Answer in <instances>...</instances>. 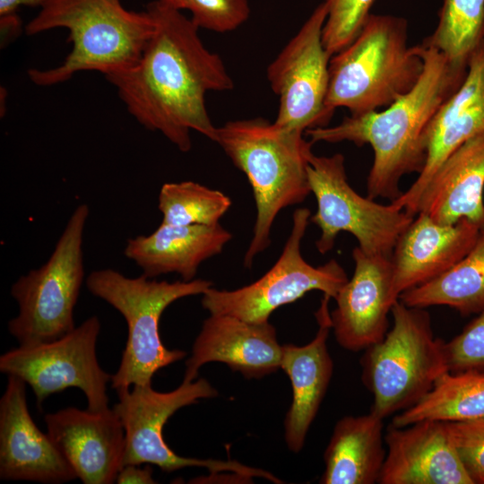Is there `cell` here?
I'll return each mask as SVG.
<instances>
[{
    "label": "cell",
    "mask_w": 484,
    "mask_h": 484,
    "mask_svg": "<svg viewBox=\"0 0 484 484\" xmlns=\"http://www.w3.org/2000/svg\"><path fill=\"white\" fill-rule=\"evenodd\" d=\"M100 321L91 315L65 335L48 342L19 345L0 357V371L21 378L33 391L41 406L50 395L78 388L86 397L87 409L108 407V385L112 375L99 365L97 341Z\"/></svg>",
    "instance_id": "obj_12"
},
{
    "label": "cell",
    "mask_w": 484,
    "mask_h": 484,
    "mask_svg": "<svg viewBox=\"0 0 484 484\" xmlns=\"http://www.w3.org/2000/svg\"><path fill=\"white\" fill-rule=\"evenodd\" d=\"M393 326L364 350L361 380L373 396L370 411L385 419L417 403L448 370L445 341L434 334L426 308L398 299Z\"/></svg>",
    "instance_id": "obj_7"
},
{
    "label": "cell",
    "mask_w": 484,
    "mask_h": 484,
    "mask_svg": "<svg viewBox=\"0 0 484 484\" xmlns=\"http://www.w3.org/2000/svg\"><path fill=\"white\" fill-rule=\"evenodd\" d=\"M424 67L419 46L408 45V22L370 13L358 36L329 63L326 107L362 115L386 108L411 91Z\"/></svg>",
    "instance_id": "obj_5"
},
{
    "label": "cell",
    "mask_w": 484,
    "mask_h": 484,
    "mask_svg": "<svg viewBox=\"0 0 484 484\" xmlns=\"http://www.w3.org/2000/svg\"><path fill=\"white\" fill-rule=\"evenodd\" d=\"M232 233L216 225H160L149 235L129 238L124 249L126 258L143 274L156 278L177 273L183 281L195 279L199 266L223 250Z\"/></svg>",
    "instance_id": "obj_23"
},
{
    "label": "cell",
    "mask_w": 484,
    "mask_h": 484,
    "mask_svg": "<svg viewBox=\"0 0 484 484\" xmlns=\"http://www.w3.org/2000/svg\"><path fill=\"white\" fill-rule=\"evenodd\" d=\"M445 353L449 371L484 373V311L458 335L445 341Z\"/></svg>",
    "instance_id": "obj_31"
},
{
    "label": "cell",
    "mask_w": 484,
    "mask_h": 484,
    "mask_svg": "<svg viewBox=\"0 0 484 484\" xmlns=\"http://www.w3.org/2000/svg\"><path fill=\"white\" fill-rule=\"evenodd\" d=\"M47 433L84 484H112L124 465L125 430L110 408L66 407L44 417Z\"/></svg>",
    "instance_id": "obj_15"
},
{
    "label": "cell",
    "mask_w": 484,
    "mask_h": 484,
    "mask_svg": "<svg viewBox=\"0 0 484 484\" xmlns=\"http://www.w3.org/2000/svg\"><path fill=\"white\" fill-rule=\"evenodd\" d=\"M45 0H0V17L14 15L22 6L41 7Z\"/></svg>",
    "instance_id": "obj_34"
},
{
    "label": "cell",
    "mask_w": 484,
    "mask_h": 484,
    "mask_svg": "<svg viewBox=\"0 0 484 484\" xmlns=\"http://www.w3.org/2000/svg\"><path fill=\"white\" fill-rule=\"evenodd\" d=\"M230 206L228 195L194 181L165 183L158 198L161 223L168 225H216Z\"/></svg>",
    "instance_id": "obj_28"
},
{
    "label": "cell",
    "mask_w": 484,
    "mask_h": 484,
    "mask_svg": "<svg viewBox=\"0 0 484 484\" xmlns=\"http://www.w3.org/2000/svg\"><path fill=\"white\" fill-rule=\"evenodd\" d=\"M399 299L413 307H449L462 315L484 311V227L472 248L438 277L402 292Z\"/></svg>",
    "instance_id": "obj_25"
},
{
    "label": "cell",
    "mask_w": 484,
    "mask_h": 484,
    "mask_svg": "<svg viewBox=\"0 0 484 484\" xmlns=\"http://www.w3.org/2000/svg\"><path fill=\"white\" fill-rule=\"evenodd\" d=\"M445 423L473 484H484V418Z\"/></svg>",
    "instance_id": "obj_32"
},
{
    "label": "cell",
    "mask_w": 484,
    "mask_h": 484,
    "mask_svg": "<svg viewBox=\"0 0 484 484\" xmlns=\"http://www.w3.org/2000/svg\"><path fill=\"white\" fill-rule=\"evenodd\" d=\"M304 134L264 118L233 120L217 127L215 143L246 176L253 189L256 215L244 255L246 268L271 245L279 212L302 203L311 193L307 164L313 143Z\"/></svg>",
    "instance_id": "obj_3"
},
{
    "label": "cell",
    "mask_w": 484,
    "mask_h": 484,
    "mask_svg": "<svg viewBox=\"0 0 484 484\" xmlns=\"http://www.w3.org/2000/svg\"><path fill=\"white\" fill-rule=\"evenodd\" d=\"M423 71L413 88L383 110L345 117L336 125L312 128L305 135L315 143L369 144L374 160L367 180V196L391 202L401 192L403 176L424 168L425 132L443 102L463 82L467 65L449 62L436 48L421 43Z\"/></svg>",
    "instance_id": "obj_2"
},
{
    "label": "cell",
    "mask_w": 484,
    "mask_h": 484,
    "mask_svg": "<svg viewBox=\"0 0 484 484\" xmlns=\"http://www.w3.org/2000/svg\"><path fill=\"white\" fill-rule=\"evenodd\" d=\"M282 345L268 322L250 323L229 315L210 314L186 361L183 380L194 381L209 362H222L246 378H262L281 368Z\"/></svg>",
    "instance_id": "obj_19"
},
{
    "label": "cell",
    "mask_w": 484,
    "mask_h": 484,
    "mask_svg": "<svg viewBox=\"0 0 484 484\" xmlns=\"http://www.w3.org/2000/svg\"><path fill=\"white\" fill-rule=\"evenodd\" d=\"M484 134V40L471 53L467 73L440 106L425 132L427 158L412 185L391 203L412 216L432 175L443 161L468 140Z\"/></svg>",
    "instance_id": "obj_17"
},
{
    "label": "cell",
    "mask_w": 484,
    "mask_h": 484,
    "mask_svg": "<svg viewBox=\"0 0 484 484\" xmlns=\"http://www.w3.org/2000/svg\"><path fill=\"white\" fill-rule=\"evenodd\" d=\"M484 40V0H443L438 22L422 42L449 62L467 65L474 49Z\"/></svg>",
    "instance_id": "obj_27"
},
{
    "label": "cell",
    "mask_w": 484,
    "mask_h": 484,
    "mask_svg": "<svg viewBox=\"0 0 484 484\" xmlns=\"http://www.w3.org/2000/svg\"><path fill=\"white\" fill-rule=\"evenodd\" d=\"M125 464L117 473L116 483L118 484H154L157 481L152 477L150 465Z\"/></svg>",
    "instance_id": "obj_33"
},
{
    "label": "cell",
    "mask_w": 484,
    "mask_h": 484,
    "mask_svg": "<svg viewBox=\"0 0 484 484\" xmlns=\"http://www.w3.org/2000/svg\"><path fill=\"white\" fill-rule=\"evenodd\" d=\"M146 11L155 30L141 58L106 78L141 125L161 133L179 151L191 150L192 130L215 143L217 127L205 95L234 87L222 59L204 47L198 28L181 10L155 0Z\"/></svg>",
    "instance_id": "obj_1"
},
{
    "label": "cell",
    "mask_w": 484,
    "mask_h": 484,
    "mask_svg": "<svg viewBox=\"0 0 484 484\" xmlns=\"http://www.w3.org/2000/svg\"><path fill=\"white\" fill-rule=\"evenodd\" d=\"M307 178L317 203L310 222L321 231L315 241L320 254L331 251L339 233L345 231L365 253L391 258L399 238L415 216L392 203L382 204L358 194L348 182L341 153L317 156L312 152Z\"/></svg>",
    "instance_id": "obj_9"
},
{
    "label": "cell",
    "mask_w": 484,
    "mask_h": 484,
    "mask_svg": "<svg viewBox=\"0 0 484 484\" xmlns=\"http://www.w3.org/2000/svg\"><path fill=\"white\" fill-rule=\"evenodd\" d=\"M484 134L453 151L428 182L418 203L424 213L441 224L468 220L484 227Z\"/></svg>",
    "instance_id": "obj_22"
},
{
    "label": "cell",
    "mask_w": 484,
    "mask_h": 484,
    "mask_svg": "<svg viewBox=\"0 0 484 484\" xmlns=\"http://www.w3.org/2000/svg\"><path fill=\"white\" fill-rule=\"evenodd\" d=\"M0 479L44 484L72 481L76 475L48 433L31 418L26 383L7 376L0 399Z\"/></svg>",
    "instance_id": "obj_16"
},
{
    "label": "cell",
    "mask_w": 484,
    "mask_h": 484,
    "mask_svg": "<svg viewBox=\"0 0 484 484\" xmlns=\"http://www.w3.org/2000/svg\"><path fill=\"white\" fill-rule=\"evenodd\" d=\"M116 392L118 402L113 410L121 420L125 438L124 465L154 464L164 472L202 467L210 474L231 471L250 479L261 477L274 483L281 482L268 471L236 461L182 457L165 442L163 427L176 411L200 399L218 395L217 390L206 379L183 380L178 387L166 393L152 389L151 384L136 385Z\"/></svg>",
    "instance_id": "obj_10"
},
{
    "label": "cell",
    "mask_w": 484,
    "mask_h": 484,
    "mask_svg": "<svg viewBox=\"0 0 484 484\" xmlns=\"http://www.w3.org/2000/svg\"><path fill=\"white\" fill-rule=\"evenodd\" d=\"M480 229L465 219L448 225L418 213L399 238L391 256L394 294L399 298L445 272L472 248Z\"/></svg>",
    "instance_id": "obj_20"
},
{
    "label": "cell",
    "mask_w": 484,
    "mask_h": 484,
    "mask_svg": "<svg viewBox=\"0 0 484 484\" xmlns=\"http://www.w3.org/2000/svg\"><path fill=\"white\" fill-rule=\"evenodd\" d=\"M196 27L224 33L245 23L250 15L247 0H186Z\"/></svg>",
    "instance_id": "obj_30"
},
{
    "label": "cell",
    "mask_w": 484,
    "mask_h": 484,
    "mask_svg": "<svg viewBox=\"0 0 484 484\" xmlns=\"http://www.w3.org/2000/svg\"><path fill=\"white\" fill-rule=\"evenodd\" d=\"M85 283L93 296L118 311L127 325L125 347L110 381L116 391L151 384L158 370L186 358V351L164 346L159 333L160 319L173 302L203 295L213 285L203 279L169 282L143 274L128 277L111 268L91 272Z\"/></svg>",
    "instance_id": "obj_6"
},
{
    "label": "cell",
    "mask_w": 484,
    "mask_h": 484,
    "mask_svg": "<svg viewBox=\"0 0 484 484\" xmlns=\"http://www.w3.org/2000/svg\"><path fill=\"white\" fill-rule=\"evenodd\" d=\"M484 418V373L446 371L417 403L395 414L391 424L404 427L425 419L465 421Z\"/></svg>",
    "instance_id": "obj_26"
},
{
    "label": "cell",
    "mask_w": 484,
    "mask_h": 484,
    "mask_svg": "<svg viewBox=\"0 0 484 484\" xmlns=\"http://www.w3.org/2000/svg\"><path fill=\"white\" fill-rule=\"evenodd\" d=\"M56 28L69 31L73 48L51 69H30L37 85L50 86L81 71H98L106 77L133 67L155 30L151 15L128 11L120 0H45L25 27L27 35Z\"/></svg>",
    "instance_id": "obj_4"
},
{
    "label": "cell",
    "mask_w": 484,
    "mask_h": 484,
    "mask_svg": "<svg viewBox=\"0 0 484 484\" xmlns=\"http://www.w3.org/2000/svg\"><path fill=\"white\" fill-rule=\"evenodd\" d=\"M383 420L371 411L339 419L324 451L319 483H377L386 454Z\"/></svg>",
    "instance_id": "obj_24"
},
{
    "label": "cell",
    "mask_w": 484,
    "mask_h": 484,
    "mask_svg": "<svg viewBox=\"0 0 484 484\" xmlns=\"http://www.w3.org/2000/svg\"><path fill=\"white\" fill-rule=\"evenodd\" d=\"M160 1L177 9H179V10L185 9L186 0H160Z\"/></svg>",
    "instance_id": "obj_35"
},
{
    "label": "cell",
    "mask_w": 484,
    "mask_h": 484,
    "mask_svg": "<svg viewBox=\"0 0 484 484\" xmlns=\"http://www.w3.org/2000/svg\"><path fill=\"white\" fill-rule=\"evenodd\" d=\"M89 215V206L79 204L47 262L11 286L18 314L7 328L19 345L51 341L75 327L73 313L84 281L83 237Z\"/></svg>",
    "instance_id": "obj_8"
},
{
    "label": "cell",
    "mask_w": 484,
    "mask_h": 484,
    "mask_svg": "<svg viewBox=\"0 0 484 484\" xmlns=\"http://www.w3.org/2000/svg\"><path fill=\"white\" fill-rule=\"evenodd\" d=\"M324 294L315 315L318 331L307 344L282 345L281 368L289 376L292 387V401L284 419V439L292 453H299L328 389L333 362L327 348L332 329L329 301Z\"/></svg>",
    "instance_id": "obj_21"
},
{
    "label": "cell",
    "mask_w": 484,
    "mask_h": 484,
    "mask_svg": "<svg viewBox=\"0 0 484 484\" xmlns=\"http://www.w3.org/2000/svg\"><path fill=\"white\" fill-rule=\"evenodd\" d=\"M354 272L335 297L331 312L335 340L357 352L381 341L389 328L388 315L399 298L393 292L390 257L352 250Z\"/></svg>",
    "instance_id": "obj_14"
},
{
    "label": "cell",
    "mask_w": 484,
    "mask_h": 484,
    "mask_svg": "<svg viewBox=\"0 0 484 484\" xmlns=\"http://www.w3.org/2000/svg\"><path fill=\"white\" fill-rule=\"evenodd\" d=\"M326 16L324 1L267 68V79L280 100L274 121L280 127L305 134L328 125L333 115L326 107L332 57L323 43Z\"/></svg>",
    "instance_id": "obj_13"
},
{
    "label": "cell",
    "mask_w": 484,
    "mask_h": 484,
    "mask_svg": "<svg viewBox=\"0 0 484 484\" xmlns=\"http://www.w3.org/2000/svg\"><path fill=\"white\" fill-rule=\"evenodd\" d=\"M386 454L377 483L473 484L445 421L425 419L404 427L390 424Z\"/></svg>",
    "instance_id": "obj_18"
},
{
    "label": "cell",
    "mask_w": 484,
    "mask_h": 484,
    "mask_svg": "<svg viewBox=\"0 0 484 484\" xmlns=\"http://www.w3.org/2000/svg\"><path fill=\"white\" fill-rule=\"evenodd\" d=\"M327 16L323 43L330 56L346 48L359 33L375 0H324Z\"/></svg>",
    "instance_id": "obj_29"
},
{
    "label": "cell",
    "mask_w": 484,
    "mask_h": 484,
    "mask_svg": "<svg viewBox=\"0 0 484 484\" xmlns=\"http://www.w3.org/2000/svg\"><path fill=\"white\" fill-rule=\"evenodd\" d=\"M311 212L298 208L283 250L272 265L255 282L234 290L209 288L202 306L210 314L229 315L250 323H265L280 307L293 303L312 290L335 298L349 278L341 265L331 259L318 266L308 264L301 254Z\"/></svg>",
    "instance_id": "obj_11"
}]
</instances>
